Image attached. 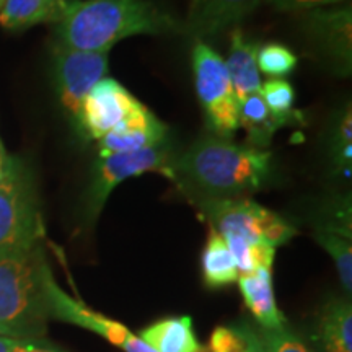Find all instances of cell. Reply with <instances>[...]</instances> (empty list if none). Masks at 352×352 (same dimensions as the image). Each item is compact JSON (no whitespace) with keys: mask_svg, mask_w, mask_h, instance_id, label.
Here are the masks:
<instances>
[{"mask_svg":"<svg viewBox=\"0 0 352 352\" xmlns=\"http://www.w3.org/2000/svg\"><path fill=\"white\" fill-rule=\"evenodd\" d=\"M270 6L277 10L289 12V10H305L316 6H324V3H333V0H266Z\"/></svg>","mask_w":352,"mask_h":352,"instance_id":"obj_26","label":"cell"},{"mask_svg":"<svg viewBox=\"0 0 352 352\" xmlns=\"http://www.w3.org/2000/svg\"><path fill=\"white\" fill-rule=\"evenodd\" d=\"M314 25L318 32V38L327 43L331 52H338L342 59H351V13L344 12H316Z\"/></svg>","mask_w":352,"mask_h":352,"instance_id":"obj_20","label":"cell"},{"mask_svg":"<svg viewBox=\"0 0 352 352\" xmlns=\"http://www.w3.org/2000/svg\"><path fill=\"white\" fill-rule=\"evenodd\" d=\"M173 158V148L168 140L145 151L114 153V155L100 158L91 170L90 184H88L85 204H83V219L94 223L100 217L113 189L131 176L155 171L173 179V170H171Z\"/></svg>","mask_w":352,"mask_h":352,"instance_id":"obj_7","label":"cell"},{"mask_svg":"<svg viewBox=\"0 0 352 352\" xmlns=\"http://www.w3.org/2000/svg\"><path fill=\"white\" fill-rule=\"evenodd\" d=\"M51 272L43 240L0 250V336L39 341L46 334Z\"/></svg>","mask_w":352,"mask_h":352,"instance_id":"obj_3","label":"cell"},{"mask_svg":"<svg viewBox=\"0 0 352 352\" xmlns=\"http://www.w3.org/2000/svg\"><path fill=\"white\" fill-rule=\"evenodd\" d=\"M333 2H340V0H333Z\"/></svg>","mask_w":352,"mask_h":352,"instance_id":"obj_31","label":"cell"},{"mask_svg":"<svg viewBox=\"0 0 352 352\" xmlns=\"http://www.w3.org/2000/svg\"><path fill=\"white\" fill-rule=\"evenodd\" d=\"M166 127L147 107L142 103L132 111L124 121L100 139V158L114 153H131L157 147L166 142Z\"/></svg>","mask_w":352,"mask_h":352,"instance_id":"obj_11","label":"cell"},{"mask_svg":"<svg viewBox=\"0 0 352 352\" xmlns=\"http://www.w3.org/2000/svg\"><path fill=\"white\" fill-rule=\"evenodd\" d=\"M239 126L246 132V145L254 148H261L271 144L272 135L280 127L289 126L287 121L274 116L266 107L261 95H250L240 103Z\"/></svg>","mask_w":352,"mask_h":352,"instance_id":"obj_17","label":"cell"},{"mask_svg":"<svg viewBox=\"0 0 352 352\" xmlns=\"http://www.w3.org/2000/svg\"><path fill=\"white\" fill-rule=\"evenodd\" d=\"M259 95L274 116L287 121L289 124H296L297 121L302 120L300 111L294 109L296 91L284 78H270L267 82L261 83Z\"/></svg>","mask_w":352,"mask_h":352,"instance_id":"obj_21","label":"cell"},{"mask_svg":"<svg viewBox=\"0 0 352 352\" xmlns=\"http://www.w3.org/2000/svg\"><path fill=\"white\" fill-rule=\"evenodd\" d=\"M195 204L222 239H240L277 248L297 235L296 228L284 217L248 197L202 199Z\"/></svg>","mask_w":352,"mask_h":352,"instance_id":"obj_4","label":"cell"},{"mask_svg":"<svg viewBox=\"0 0 352 352\" xmlns=\"http://www.w3.org/2000/svg\"><path fill=\"white\" fill-rule=\"evenodd\" d=\"M311 340L320 352H352V307L349 298H331L314 323Z\"/></svg>","mask_w":352,"mask_h":352,"instance_id":"obj_13","label":"cell"},{"mask_svg":"<svg viewBox=\"0 0 352 352\" xmlns=\"http://www.w3.org/2000/svg\"><path fill=\"white\" fill-rule=\"evenodd\" d=\"M108 64V52L78 51L63 44L54 47L56 90L78 132L83 100L101 78L107 77Z\"/></svg>","mask_w":352,"mask_h":352,"instance_id":"obj_8","label":"cell"},{"mask_svg":"<svg viewBox=\"0 0 352 352\" xmlns=\"http://www.w3.org/2000/svg\"><path fill=\"white\" fill-rule=\"evenodd\" d=\"M258 70L271 78H283L297 67V56L284 44L270 43L258 47Z\"/></svg>","mask_w":352,"mask_h":352,"instance_id":"obj_23","label":"cell"},{"mask_svg":"<svg viewBox=\"0 0 352 352\" xmlns=\"http://www.w3.org/2000/svg\"><path fill=\"white\" fill-rule=\"evenodd\" d=\"M264 352H314L289 324L277 329H259Z\"/></svg>","mask_w":352,"mask_h":352,"instance_id":"obj_24","label":"cell"},{"mask_svg":"<svg viewBox=\"0 0 352 352\" xmlns=\"http://www.w3.org/2000/svg\"><path fill=\"white\" fill-rule=\"evenodd\" d=\"M28 352H63V351L47 349V347H44V346H41V344H38L36 347H33V349H32V351H28Z\"/></svg>","mask_w":352,"mask_h":352,"instance_id":"obj_29","label":"cell"},{"mask_svg":"<svg viewBox=\"0 0 352 352\" xmlns=\"http://www.w3.org/2000/svg\"><path fill=\"white\" fill-rule=\"evenodd\" d=\"M155 352H209L197 340L191 316H173L155 321L140 333Z\"/></svg>","mask_w":352,"mask_h":352,"instance_id":"obj_16","label":"cell"},{"mask_svg":"<svg viewBox=\"0 0 352 352\" xmlns=\"http://www.w3.org/2000/svg\"><path fill=\"white\" fill-rule=\"evenodd\" d=\"M241 352H264L263 342H261V340H259V334H258L256 328H253V327L250 328L248 340H246V344Z\"/></svg>","mask_w":352,"mask_h":352,"instance_id":"obj_28","label":"cell"},{"mask_svg":"<svg viewBox=\"0 0 352 352\" xmlns=\"http://www.w3.org/2000/svg\"><path fill=\"white\" fill-rule=\"evenodd\" d=\"M192 70L206 124L214 135L230 139L239 129V109L226 60L206 43L199 41L192 50Z\"/></svg>","mask_w":352,"mask_h":352,"instance_id":"obj_6","label":"cell"},{"mask_svg":"<svg viewBox=\"0 0 352 352\" xmlns=\"http://www.w3.org/2000/svg\"><path fill=\"white\" fill-rule=\"evenodd\" d=\"M38 344L39 341L13 340V338L0 336V352H28Z\"/></svg>","mask_w":352,"mask_h":352,"instance_id":"obj_27","label":"cell"},{"mask_svg":"<svg viewBox=\"0 0 352 352\" xmlns=\"http://www.w3.org/2000/svg\"><path fill=\"white\" fill-rule=\"evenodd\" d=\"M64 0H6L0 25L7 30H26L41 23H57L63 16Z\"/></svg>","mask_w":352,"mask_h":352,"instance_id":"obj_18","label":"cell"},{"mask_svg":"<svg viewBox=\"0 0 352 352\" xmlns=\"http://www.w3.org/2000/svg\"><path fill=\"white\" fill-rule=\"evenodd\" d=\"M175 30L178 21L152 0H64L56 34L72 50L109 52L121 39Z\"/></svg>","mask_w":352,"mask_h":352,"instance_id":"obj_2","label":"cell"},{"mask_svg":"<svg viewBox=\"0 0 352 352\" xmlns=\"http://www.w3.org/2000/svg\"><path fill=\"white\" fill-rule=\"evenodd\" d=\"M271 152L232 142L202 138L173 158V182L192 202L232 199L258 191L271 175Z\"/></svg>","mask_w":352,"mask_h":352,"instance_id":"obj_1","label":"cell"},{"mask_svg":"<svg viewBox=\"0 0 352 352\" xmlns=\"http://www.w3.org/2000/svg\"><path fill=\"white\" fill-rule=\"evenodd\" d=\"M236 283L245 307L252 311L259 329H277L287 324L276 303L270 267H259L250 274H241Z\"/></svg>","mask_w":352,"mask_h":352,"instance_id":"obj_14","label":"cell"},{"mask_svg":"<svg viewBox=\"0 0 352 352\" xmlns=\"http://www.w3.org/2000/svg\"><path fill=\"white\" fill-rule=\"evenodd\" d=\"M46 296L52 318L90 329L111 344L121 347L124 352H155L147 342H144L142 338L129 331L120 321L108 318V316L91 310L78 298L69 296L65 290L57 285L52 272L46 280Z\"/></svg>","mask_w":352,"mask_h":352,"instance_id":"obj_9","label":"cell"},{"mask_svg":"<svg viewBox=\"0 0 352 352\" xmlns=\"http://www.w3.org/2000/svg\"><path fill=\"white\" fill-rule=\"evenodd\" d=\"M352 114L351 109L342 113V116L338 121L336 131L333 138V158L334 164L340 170H346V166H351L352 158Z\"/></svg>","mask_w":352,"mask_h":352,"instance_id":"obj_25","label":"cell"},{"mask_svg":"<svg viewBox=\"0 0 352 352\" xmlns=\"http://www.w3.org/2000/svg\"><path fill=\"white\" fill-rule=\"evenodd\" d=\"M261 0H191L184 32L188 36L214 39L235 28L250 13L256 10Z\"/></svg>","mask_w":352,"mask_h":352,"instance_id":"obj_12","label":"cell"},{"mask_svg":"<svg viewBox=\"0 0 352 352\" xmlns=\"http://www.w3.org/2000/svg\"><path fill=\"white\" fill-rule=\"evenodd\" d=\"M258 46V43L246 38L239 28L232 32L230 52L226 60V67L239 104L250 95L259 94L261 88V77L256 64Z\"/></svg>","mask_w":352,"mask_h":352,"instance_id":"obj_15","label":"cell"},{"mask_svg":"<svg viewBox=\"0 0 352 352\" xmlns=\"http://www.w3.org/2000/svg\"><path fill=\"white\" fill-rule=\"evenodd\" d=\"M3 2H6V0H0V10H2V7H3Z\"/></svg>","mask_w":352,"mask_h":352,"instance_id":"obj_30","label":"cell"},{"mask_svg":"<svg viewBox=\"0 0 352 352\" xmlns=\"http://www.w3.org/2000/svg\"><path fill=\"white\" fill-rule=\"evenodd\" d=\"M140 104L126 87L114 78L104 77L88 91L82 104L80 134L100 140Z\"/></svg>","mask_w":352,"mask_h":352,"instance_id":"obj_10","label":"cell"},{"mask_svg":"<svg viewBox=\"0 0 352 352\" xmlns=\"http://www.w3.org/2000/svg\"><path fill=\"white\" fill-rule=\"evenodd\" d=\"M44 239L34 179L19 158H6L0 176V250Z\"/></svg>","mask_w":352,"mask_h":352,"instance_id":"obj_5","label":"cell"},{"mask_svg":"<svg viewBox=\"0 0 352 352\" xmlns=\"http://www.w3.org/2000/svg\"><path fill=\"white\" fill-rule=\"evenodd\" d=\"M315 240L318 241L321 248L333 258L336 264L338 276L346 290L347 296H351L352 290V245L351 239L338 235V233L327 230H315Z\"/></svg>","mask_w":352,"mask_h":352,"instance_id":"obj_22","label":"cell"},{"mask_svg":"<svg viewBox=\"0 0 352 352\" xmlns=\"http://www.w3.org/2000/svg\"><path fill=\"white\" fill-rule=\"evenodd\" d=\"M202 280L209 289H220L239 280V270L230 250L219 232L209 230L208 241L201 258Z\"/></svg>","mask_w":352,"mask_h":352,"instance_id":"obj_19","label":"cell"}]
</instances>
